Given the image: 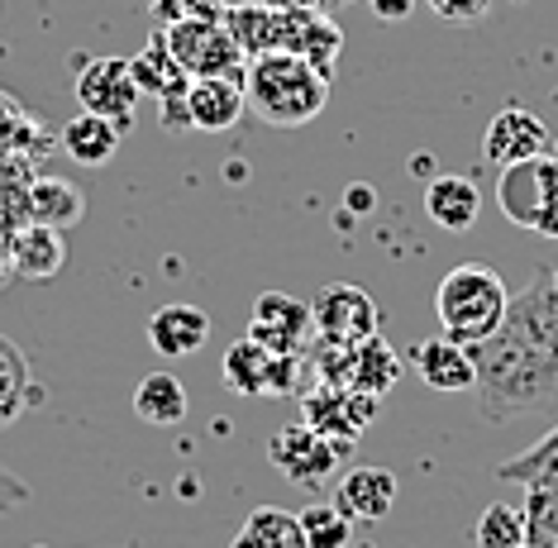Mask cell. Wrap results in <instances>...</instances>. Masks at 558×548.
Masks as SVG:
<instances>
[{
  "instance_id": "obj_1",
  "label": "cell",
  "mask_w": 558,
  "mask_h": 548,
  "mask_svg": "<svg viewBox=\"0 0 558 548\" xmlns=\"http://www.w3.org/2000/svg\"><path fill=\"white\" fill-rule=\"evenodd\" d=\"M477 363V411L492 425L520 415L558 411V287L539 272L511 301L501 329L473 349Z\"/></svg>"
},
{
  "instance_id": "obj_2",
  "label": "cell",
  "mask_w": 558,
  "mask_h": 548,
  "mask_svg": "<svg viewBox=\"0 0 558 548\" xmlns=\"http://www.w3.org/2000/svg\"><path fill=\"white\" fill-rule=\"evenodd\" d=\"M225 24L239 38L248 58L258 53H301L311 58L325 76H335V58L344 48V34L329 24L320 10H301L287 0H244V5H225Z\"/></svg>"
},
{
  "instance_id": "obj_3",
  "label": "cell",
  "mask_w": 558,
  "mask_h": 548,
  "mask_svg": "<svg viewBox=\"0 0 558 548\" xmlns=\"http://www.w3.org/2000/svg\"><path fill=\"white\" fill-rule=\"evenodd\" d=\"M244 100L253 120L272 130H301L329 106V76L301 53H258L244 72Z\"/></svg>"
},
{
  "instance_id": "obj_4",
  "label": "cell",
  "mask_w": 558,
  "mask_h": 548,
  "mask_svg": "<svg viewBox=\"0 0 558 548\" xmlns=\"http://www.w3.org/2000/svg\"><path fill=\"white\" fill-rule=\"evenodd\" d=\"M506 310H511V287L501 282L497 267L487 263H463L453 272H444V282L435 287V315L439 329L453 343H487L501 329Z\"/></svg>"
},
{
  "instance_id": "obj_5",
  "label": "cell",
  "mask_w": 558,
  "mask_h": 548,
  "mask_svg": "<svg viewBox=\"0 0 558 548\" xmlns=\"http://www.w3.org/2000/svg\"><path fill=\"white\" fill-rule=\"evenodd\" d=\"M497 206L515 229L558 239V153H539V158L501 168Z\"/></svg>"
},
{
  "instance_id": "obj_6",
  "label": "cell",
  "mask_w": 558,
  "mask_h": 548,
  "mask_svg": "<svg viewBox=\"0 0 558 548\" xmlns=\"http://www.w3.org/2000/svg\"><path fill=\"white\" fill-rule=\"evenodd\" d=\"M162 38H168L177 68L186 76H230V82H244L248 72V53L239 48V38L230 34L225 15H192V20H172L162 24Z\"/></svg>"
},
{
  "instance_id": "obj_7",
  "label": "cell",
  "mask_w": 558,
  "mask_h": 548,
  "mask_svg": "<svg viewBox=\"0 0 558 548\" xmlns=\"http://www.w3.org/2000/svg\"><path fill=\"white\" fill-rule=\"evenodd\" d=\"M268 463L291 482V487L320 491L325 482L339 473L344 449H339V443H329L320 429H311L306 419H291V425H282L268 439Z\"/></svg>"
},
{
  "instance_id": "obj_8",
  "label": "cell",
  "mask_w": 558,
  "mask_h": 548,
  "mask_svg": "<svg viewBox=\"0 0 558 548\" xmlns=\"http://www.w3.org/2000/svg\"><path fill=\"white\" fill-rule=\"evenodd\" d=\"M220 377L234 397H291L301 381V363L296 353H272L258 339H239L225 349Z\"/></svg>"
},
{
  "instance_id": "obj_9",
  "label": "cell",
  "mask_w": 558,
  "mask_h": 548,
  "mask_svg": "<svg viewBox=\"0 0 558 548\" xmlns=\"http://www.w3.org/2000/svg\"><path fill=\"white\" fill-rule=\"evenodd\" d=\"M311 325H315V339L353 349V343H367L377 334L383 315H377V301L367 296V291L349 287V282H335L311 301Z\"/></svg>"
},
{
  "instance_id": "obj_10",
  "label": "cell",
  "mask_w": 558,
  "mask_h": 548,
  "mask_svg": "<svg viewBox=\"0 0 558 548\" xmlns=\"http://www.w3.org/2000/svg\"><path fill=\"white\" fill-rule=\"evenodd\" d=\"M301 419L349 453L353 443L363 439V429L377 419V397H363V391H353V387H335V381H325L320 391H311L306 397Z\"/></svg>"
},
{
  "instance_id": "obj_11",
  "label": "cell",
  "mask_w": 558,
  "mask_h": 548,
  "mask_svg": "<svg viewBox=\"0 0 558 548\" xmlns=\"http://www.w3.org/2000/svg\"><path fill=\"white\" fill-rule=\"evenodd\" d=\"M138 82L130 72V58H92L77 76V100L86 114H100V120L130 130L134 106H138Z\"/></svg>"
},
{
  "instance_id": "obj_12",
  "label": "cell",
  "mask_w": 558,
  "mask_h": 548,
  "mask_svg": "<svg viewBox=\"0 0 558 548\" xmlns=\"http://www.w3.org/2000/svg\"><path fill=\"white\" fill-rule=\"evenodd\" d=\"M248 339H258L272 353H301L315 339L311 301H296L287 291H263L248 315Z\"/></svg>"
},
{
  "instance_id": "obj_13",
  "label": "cell",
  "mask_w": 558,
  "mask_h": 548,
  "mask_svg": "<svg viewBox=\"0 0 558 548\" xmlns=\"http://www.w3.org/2000/svg\"><path fill=\"white\" fill-rule=\"evenodd\" d=\"M549 144L554 138H549V130H544V120L525 106L497 110L492 124H487V134H482V153H487V162H497V168L539 158V153H549Z\"/></svg>"
},
{
  "instance_id": "obj_14",
  "label": "cell",
  "mask_w": 558,
  "mask_h": 548,
  "mask_svg": "<svg viewBox=\"0 0 558 548\" xmlns=\"http://www.w3.org/2000/svg\"><path fill=\"white\" fill-rule=\"evenodd\" d=\"M397 491H401L397 473L367 463V467H349V473L335 482V506L353 525H377V520H387L397 511Z\"/></svg>"
},
{
  "instance_id": "obj_15",
  "label": "cell",
  "mask_w": 558,
  "mask_h": 548,
  "mask_svg": "<svg viewBox=\"0 0 558 548\" xmlns=\"http://www.w3.org/2000/svg\"><path fill=\"white\" fill-rule=\"evenodd\" d=\"M0 248H5V263H10V272H15L20 282H48V277H58L62 263H68L62 229L39 224V220L10 229V239Z\"/></svg>"
},
{
  "instance_id": "obj_16",
  "label": "cell",
  "mask_w": 558,
  "mask_h": 548,
  "mask_svg": "<svg viewBox=\"0 0 558 548\" xmlns=\"http://www.w3.org/2000/svg\"><path fill=\"white\" fill-rule=\"evenodd\" d=\"M411 367L421 373V381L429 391H449V397H459V391L477 387L473 349H468V343H453L449 334H435V339L415 343V349H411Z\"/></svg>"
},
{
  "instance_id": "obj_17",
  "label": "cell",
  "mask_w": 558,
  "mask_h": 548,
  "mask_svg": "<svg viewBox=\"0 0 558 548\" xmlns=\"http://www.w3.org/2000/svg\"><path fill=\"white\" fill-rule=\"evenodd\" d=\"M186 114H192V130H201V134L234 130L248 114L244 82H230V76H196V82L186 86Z\"/></svg>"
},
{
  "instance_id": "obj_18",
  "label": "cell",
  "mask_w": 558,
  "mask_h": 548,
  "mask_svg": "<svg viewBox=\"0 0 558 548\" xmlns=\"http://www.w3.org/2000/svg\"><path fill=\"white\" fill-rule=\"evenodd\" d=\"M148 343H154V353H162V358H192V353H201L210 343V315L186 301L162 305V310H154V320H148Z\"/></svg>"
},
{
  "instance_id": "obj_19",
  "label": "cell",
  "mask_w": 558,
  "mask_h": 548,
  "mask_svg": "<svg viewBox=\"0 0 558 548\" xmlns=\"http://www.w3.org/2000/svg\"><path fill=\"white\" fill-rule=\"evenodd\" d=\"M477 210H482V196L477 186L459 172H435L425 186V215L435 220V229L444 234H468L477 224Z\"/></svg>"
},
{
  "instance_id": "obj_20",
  "label": "cell",
  "mask_w": 558,
  "mask_h": 548,
  "mask_svg": "<svg viewBox=\"0 0 558 548\" xmlns=\"http://www.w3.org/2000/svg\"><path fill=\"white\" fill-rule=\"evenodd\" d=\"M24 215L39 224H53V229H72L86 220V196L68 176H34V182L24 186Z\"/></svg>"
},
{
  "instance_id": "obj_21",
  "label": "cell",
  "mask_w": 558,
  "mask_h": 548,
  "mask_svg": "<svg viewBox=\"0 0 558 548\" xmlns=\"http://www.w3.org/2000/svg\"><path fill=\"white\" fill-rule=\"evenodd\" d=\"M62 153H68L72 162H82V168H106L120 153V124L82 110L77 120L62 124Z\"/></svg>"
},
{
  "instance_id": "obj_22",
  "label": "cell",
  "mask_w": 558,
  "mask_h": 548,
  "mask_svg": "<svg viewBox=\"0 0 558 548\" xmlns=\"http://www.w3.org/2000/svg\"><path fill=\"white\" fill-rule=\"evenodd\" d=\"M44 391L34 387L29 377V358H24L20 343H10L5 334H0V429H10L15 419L29 411L34 401H39Z\"/></svg>"
},
{
  "instance_id": "obj_23",
  "label": "cell",
  "mask_w": 558,
  "mask_h": 548,
  "mask_svg": "<svg viewBox=\"0 0 558 548\" xmlns=\"http://www.w3.org/2000/svg\"><path fill=\"white\" fill-rule=\"evenodd\" d=\"M134 415L144 419V425H158V429L182 425L186 419V387L172 373H148L134 387Z\"/></svg>"
},
{
  "instance_id": "obj_24",
  "label": "cell",
  "mask_w": 558,
  "mask_h": 548,
  "mask_svg": "<svg viewBox=\"0 0 558 548\" xmlns=\"http://www.w3.org/2000/svg\"><path fill=\"white\" fill-rule=\"evenodd\" d=\"M230 548H306L301 515L282 511V506H258V511H253L244 525H239Z\"/></svg>"
},
{
  "instance_id": "obj_25",
  "label": "cell",
  "mask_w": 558,
  "mask_h": 548,
  "mask_svg": "<svg viewBox=\"0 0 558 548\" xmlns=\"http://www.w3.org/2000/svg\"><path fill=\"white\" fill-rule=\"evenodd\" d=\"M130 72H134V82H138V92H144V96H162V92H172L177 82H186V72L177 68V58H172V48H168V38H162V29L148 38L144 53L130 58Z\"/></svg>"
},
{
  "instance_id": "obj_26",
  "label": "cell",
  "mask_w": 558,
  "mask_h": 548,
  "mask_svg": "<svg viewBox=\"0 0 558 548\" xmlns=\"http://www.w3.org/2000/svg\"><path fill=\"white\" fill-rule=\"evenodd\" d=\"M473 539H477V548H525V506L492 501L487 511L477 515Z\"/></svg>"
},
{
  "instance_id": "obj_27",
  "label": "cell",
  "mask_w": 558,
  "mask_h": 548,
  "mask_svg": "<svg viewBox=\"0 0 558 548\" xmlns=\"http://www.w3.org/2000/svg\"><path fill=\"white\" fill-rule=\"evenodd\" d=\"M301 534H306V548H349L353 539V520L339 511L335 501H311L301 511Z\"/></svg>"
},
{
  "instance_id": "obj_28",
  "label": "cell",
  "mask_w": 558,
  "mask_h": 548,
  "mask_svg": "<svg viewBox=\"0 0 558 548\" xmlns=\"http://www.w3.org/2000/svg\"><path fill=\"white\" fill-rule=\"evenodd\" d=\"M525 548H558V491L525 487Z\"/></svg>"
},
{
  "instance_id": "obj_29",
  "label": "cell",
  "mask_w": 558,
  "mask_h": 548,
  "mask_svg": "<svg viewBox=\"0 0 558 548\" xmlns=\"http://www.w3.org/2000/svg\"><path fill=\"white\" fill-rule=\"evenodd\" d=\"M549 463H558V425H554L549 435H544L530 453H520V458H511V463H501L497 477H501V482H520V487H525V482L535 477V473H544Z\"/></svg>"
},
{
  "instance_id": "obj_30",
  "label": "cell",
  "mask_w": 558,
  "mask_h": 548,
  "mask_svg": "<svg viewBox=\"0 0 558 548\" xmlns=\"http://www.w3.org/2000/svg\"><path fill=\"white\" fill-rule=\"evenodd\" d=\"M429 10H435L439 20H453V24H463V20H482L497 0H425Z\"/></svg>"
},
{
  "instance_id": "obj_31",
  "label": "cell",
  "mask_w": 558,
  "mask_h": 548,
  "mask_svg": "<svg viewBox=\"0 0 558 548\" xmlns=\"http://www.w3.org/2000/svg\"><path fill=\"white\" fill-rule=\"evenodd\" d=\"M24 501H29V487H24V477H15L10 467H0V515L20 511Z\"/></svg>"
},
{
  "instance_id": "obj_32",
  "label": "cell",
  "mask_w": 558,
  "mask_h": 548,
  "mask_svg": "<svg viewBox=\"0 0 558 548\" xmlns=\"http://www.w3.org/2000/svg\"><path fill=\"white\" fill-rule=\"evenodd\" d=\"M411 5H415V0H373V10L383 20H405V15H411Z\"/></svg>"
},
{
  "instance_id": "obj_33",
  "label": "cell",
  "mask_w": 558,
  "mask_h": 548,
  "mask_svg": "<svg viewBox=\"0 0 558 548\" xmlns=\"http://www.w3.org/2000/svg\"><path fill=\"white\" fill-rule=\"evenodd\" d=\"M373 206H377V191H373V186H367V191L353 186V191H349V210H373Z\"/></svg>"
},
{
  "instance_id": "obj_34",
  "label": "cell",
  "mask_w": 558,
  "mask_h": 548,
  "mask_svg": "<svg viewBox=\"0 0 558 548\" xmlns=\"http://www.w3.org/2000/svg\"><path fill=\"white\" fill-rule=\"evenodd\" d=\"M525 487H539V491H558V463H549L544 473H535L525 482Z\"/></svg>"
},
{
  "instance_id": "obj_35",
  "label": "cell",
  "mask_w": 558,
  "mask_h": 548,
  "mask_svg": "<svg viewBox=\"0 0 558 548\" xmlns=\"http://www.w3.org/2000/svg\"><path fill=\"white\" fill-rule=\"evenodd\" d=\"M5 272H10V263H5V248H0V282H5Z\"/></svg>"
},
{
  "instance_id": "obj_36",
  "label": "cell",
  "mask_w": 558,
  "mask_h": 548,
  "mask_svg": "<svg viewBox=\"0 0 558 548\" xmlns=\"http://www.w3.org/2000/svg\"><path fill=\"white\" fill-rule=\"evenodd\" d=\"M554 287H558V272H554Z\"/></svg>"
}]
</instances>
